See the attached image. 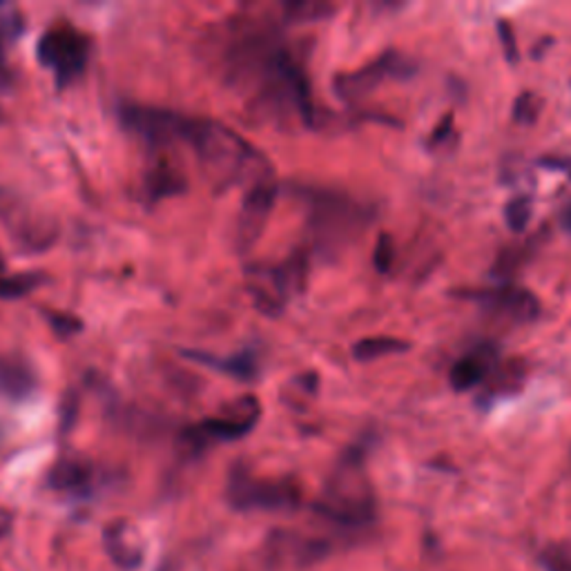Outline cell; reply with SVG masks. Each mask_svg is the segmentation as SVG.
Wrapping results in <instances>:
<instances>
[{
  "label": "cell",
  "mask_w": 571,
  "mask_h": 571,
  "mask_svg": "<svg viewBox=\"0 0 571 571\" xmlns=\"http://www.w3.org/2000/svg\"><path fill=\"white\" fill-rule=\"evenodd\" d=\"M224 67L228 83L248 90L250 101L261 110L313 127L315 105L304 69L270 32L255 25L237 27L226 45Z\"/></svg>",
  "instance_id": "1"
},
{
  "label": "cell",
  "mask_w": 571,
  "mask_h": 571,
  "mask_svg": "<svg viewBox=\"0 0 571 571\" xmlns=\"http://www.w3.org/2000/svg\"><path fill=\"white\" fill-rule=\"evenodd\" d=\"M179 143L194 153L203 177L217 192L231 188L248 190L261 181L275 179V170L266 155L220 121L183 114Z\"/></svg>",
  "instance_id": "2"
},
{
  "label": "cell",
  "mask_w": 571,
  "mask_h": 571,
  "mask_svg": "<svg viewBox=\"0 0 571 571\" xmlns=\"http://www.w3.org/2000/svg\"><path fill=\"white\" fill-rule=\"evenodd\" d=\"M313 510L344 529H365L376 520V493L367 473L365 445H352L342 454Z\"/></svg>",
  "instance_id": "3"
},
{
  "label": "cell",
  "mask_w": 571,
  "mask_h": 571,
  "mask_svg": "<svg viewBox=\"0 0 571 571\" xmlns=\"http://www.w3.org/2000/svg\"><path fill=\"white\" fill-rule=\"evenodd\" d=\"M309 281V257L293 253L277 266H248L246 291L255 309L268 317H279L293 298H298Z\"/></svg>",
  "instance_id": "4"
},
{
  "label": "cell",
  "mask_w": 571,
  "mask_h": 571,
  "mask_svg": "<svg viewBox=\"0 0 571 571\" xmlns=\"http://www.w3.org/2000/svg\"><path fill=\"white\" fill-rule=\"evenodd\" d=\"M306 201L313 237L322 248L350 242L371 222V212L365 205L333 190H309Z\"/></svg>",
  "instance_id": "5"
},
{
  "label": "cell",
  "mask_w": 571,
  "mask_h": 571,
  "mask_svg": "<svg viewBox=\"0 0 571 571\" xmlns=\"http://www.w3.org/2000/svg\"><path fill=\"white\" fill-rule=\"evenodd\" d=\"M226 497L237 512H293L302 503V489L291 478H255L237 464L228 475Z\"/></svg>",
  "instance_id": "6"
},
{
  "label": "cell",
  "mask_w": 571,
  "mask_h": 571,
  "mask_svg": "<svg viewBox=\"0 0 571 571\" xmlns=\"http://www.w3.org/2000/svg\"><path fill=\"white\" fill-rule=\"evenodd\" d=\"M92 41L86 32L67 23L52 25L36 43L38 63L52 71L58 90L79 81L90 63Z\"/></svg>",
  "instance_id": "7"
},
{
  "label": "cell",
  "mask_w": 571,
  "mask_h": 571,
  "mask_svg": "<svg viewBox=\"0 0 571 571\" xmlns=\"http://www.w3.org/2000/svg\"><path fill=\"white\" fill-rule=\"evenodd\" d=\"M417 75V63L400 52H384L365 67L346 71L333 81L335 94L344 103H360L384 83L408 81Z\"/></svg>",
  "instance_id": "8"
},
{
  "label": "cell",
  "mask_w": 571,
  "mask_h": 571,
  "mask_svg": "<svg viewBox=\"0 0 571 571\" xmlns=\"http://www.w3.org/2000/svg\"><path fill=\"white\" fill-rule=\"evenodd\" d=\"M259 417H261L259 400L255 395H244L231 402L220 415L208 417L190 426L183 438L197 451L220 443H237L253 432Z\"/></svg>",
  "instance_id": "9"
},
{
  "label": "cell",
  "mask_w": 571,
  "mask_h": 571,
  "mask_svg": "<svg viewBox=\"0 0 571 571\" xmlns=\"http://www.w3.org/2000/svg\"><path fill=\"white\" fill-rule=\"evenodd\" d=\"M277 201V179L261 181L246 190L239 224H237V248L239 253H248L266 231V224L272 214Z\"/></svg>",
  "instance_id": "10"
},
{
  "label": "cell",
  "mask_w": 571,
  "mask_h": 571,
  "mask_svg": "<svg viewBox=\"0 0 571 571\" xmlns=\"http://www.w3.org/2000/svg\"><path fill=\"white\" fill-rule=\"evenodd\" d=\"M471 300H475L482 309H486L491 315L510 320L514 324H529L536 322L542 313L538 298L520 289V286H497V289H486L482 293H473Z\"/></svg>",
  "instance_id": "11"
},
{
  "label": "cell",
  "mask_w": 571,
  "mask_h": 571,
  "mask_svg": "<svg viewBox=\"0 0 571 571\" xmlns=\"http://www.w3.org/2000/svg\"><path fill=\"white\" fill-rule=\"evenodd\" d=\"M497 369V348L493 344H480L451 367L449 384L456 393L480 387Z\"/></svg>",
  "instance_id": "12"
},
{
  "label": "cell",
  "mask_w": 571,
  "mask_h": 571,
  "mask_svg": "<svg viewBox=\"0 0 571 571\" xmlns=\"http://www.w3.org/2000/svg\"><path fill=\"white\" fill-rule=\"evenodd\" d=\"M181 355L190 362L208 367L239 382H253L259 376V360L253 350H242L235 355H212L205 350H181Z\"/></svg>",
  "instance_id": "13"
},
{
  "label": "cell",
  "mask_w": 571,
  "mask_h": 571,
  "mask_svg": "<svg viewBox=\"0 0 571 571\" xmlns=\"http://www.w3.org/2000/svg\"><path fill=\"white\" fill-rule=\"evenodd\" d=\"M94 467L90 460L83 458H63L58 460L49 475H47V484L54 491L60 493H69V495H90L92 493V484H94Z\"/></svg>",
  "instance_id": "14"
},
{
  "label": "cell",
  "mask_w": 571,
  "mask_h": 571,
  "mask_svg": "<svg viewBox=\"0 0 571 571\" xmlns=\"http://www.w3.org/2000/svg\"><path fill=\"white\" fill-rule=\"evenodd\" d=\"M105 551L112 558V562L121 569H136L143 562V542L136 534V529L125 520H114L105 525L103 531Z\"/></svg>",
  "instance_id": "15"
},
{
  "label": "cell",
  "mask_w": 571,
  "mask_h": 571,
  "mask_svg": "<svg viewBox=\"0 0 571 571\" xmlns=\"http://www.w3.org/2000/svg\"><path fill=\"white\" fill-rule=\"evenodd\" d=\"M34 369L21 357H0V398L10 402H23L36 391Z\"/></svg>",
  "instance_id": "16"
},
{
  "label": "cell",
  "mask_w": 571,
  "mask_h": 571,
  "mask_svg": "<svg viewBox=\"0 0 571 571\" xmlns=\"http://www.w3.org/2000/svg\"><path fill=\"white\" fill-rule=\"evenodd\" d=\"M153 166L146 172V197L153 201L181 194L186 190V177L177 164L168 157V150L155 153Z\"/></svg>",
  "instance_id": "17"
},
{
  "label": "cell",
  "mask_w": 571,
  "mask_h": 571,
  "mask_svg": "<svg viewBox=\"0 0 571 571\" xmlns=\"http://www.w3.org/2000/svg\"><path fill=\"white\" fill-rule=\"evenodd\" d=\"M275 549V553H286V558L293 562H313L326 556L328 545L315 538H304L300 534H291V531H281L275 536V545H270Z\"/></svg>",
  "instance_id": "18"
},
{
  "label": "cell",
  "mask_w": 571,
  "mask_h": 571,
  "mask_svg": "<svg viewBox=\"0 0 571 571\" xmlns=\"http://www.w3.org/2000/svg\"><path fill=\"white\" fill-rule=\"evenodd\" d=\"M408 350V342L391 335H380V337H365L352 346V357L357 362H373L380 357L395 355Z\"/></svg>",
  "instance_id": "19"
},
{
  "label": "cell",
  "mask_w": 571,
  "mask_h": 571,
  "mask_svg": "<svg viewBox=\"0 0 571 571\" xmlns=\"http://www.w3.org/2000/svg\"><path fill=\"white\" fill-rule=\"evenodd\" d=\"M43 277L36 272H19L12 275L8 272L5 264L0 261V300H21L27 298L30 293H34L41 286Z\"/></svg>",
  "instance_id": "20"
},
{
  "label": "cell",
  "mask_w": 571,
  "mask_h": 571,
  "mask_svg": "<svg viewBox=\"0 0 571 571\" xmlns=\"http://www.w3.org/2000/svg\"><path fill=\"white\" fill-rule=\"evenodd\" d=\"M335 14V8L328 3H320V0H306V3H286L283 5V21L286 23H320Z\"/></svg>",
  "instance_id": "21"
},
{
  "label": "cell",
  "mask_w": 571,
  "mask_h": 571,
  "mask_svg": "<svg viewBox=\"0 0 571 571\" xmlns=\"http://www.w3.org/2000/svg\"><path fill=\"white\" fill-rule=\"evenodd\" d=\"M531 199L529 197H516L505 205V224L512 233H525L531 222Z\"/></svg>",
  "instance_id": "22"
},
{
  "label": "cell",
  "mask_w": 571,
  "mask_h": 571,
  "mask_svg": "<svg viewBox=\"0 0 571 571\" xmlns=\"http://www.w3.org/2000/svg\"><path fill=\"white\" fill-rule=\"evenodd\" d=\"M540 564L545 571H571V540L547 545L540 551Z\"/></svg>",
  "instance_id": "23"
},
{
  "label": "cell",
  "mask_w": 571,
  "mask_h": 571,
  "mask_svg": "<svg viewBox=\"0 0 571 571\" xmlns=\"http://www.w3.org/2000/svg\"><path fill=\"white\" fill-rule=\"evenodd\" d=\"M542 110V101L534 92H525L514 103V121L516 123H534Z\"/></svg>",
  "instance_id": "24"
},
{
  "label": "cell",
  "mask_w": 571,
  "mask_h": 571,
  "mask_svg": "<svg viewBox=\"0 0 571 571\" xmlns=\"http://www.w3.org/2000/svg\"><path fill=\"white\" fill-rule=\"evenodd\" d=\"M393 259H395L393 237L389 233H382L378 237V244H376V250H373V264H376L378 272H389L391 266H393Z\"/></svg>",
  "instance_id": "25"
},
{
  "label": "cell",
  "mask_w": 571,
  "mask_h": 571,
  "mask_svg": "<svg viewBox=\"0 0 571 571\" xmlns=\"http://www.w3.org/2000/svg\"><path fill=\"white\" fill-rule=\"evenodd\" d=\"M49 326L56 331V335L60 337H69V335H77L83 331V324L79 317H71L67 313H45Z\"/></svg>",
  "instance_id": "26"
},
{
  "label": "cell",
  "mask_w": 571,
  "mask_h": 571,
  "mask_svg": "<svg viewBox=\"0 0 571 571\" xmlns=\"http://www.w3.org/2000/svg\"><path fill=\"white\" fill-rule=\"evenodd\" d=\"M497 34H500V43H503L505 47V56L512 65L518 63L520 54H518V43H516V34H514V27L507 23V21H500L497 23Z\"/></svg>",
  "instance_id": "27"
},
{
  "label": "cell",
  "mask_w": 571,
  "mask_h": 571,
  "mask_svg": "<svg viewBox=\"0 0 571 571\" xmlns=\"http://www.w3.org/2000/svg\"><path fill=\"white\" fill-rule=\"evenodd\" d=\"M14 86V75H12V67L8 63L5 56V47H3V34H0V92H8Z\"/></svg>",
  "instance_id": "28"
},
{
  "label": "cell",
  "mask_w": 571,
  "mask_h": 571,
  "mask_svg": "<svg viewBox=\"0 0 571 571\" xmlns=\"http://www.w3.org/2000/svg\"><path fill=\"white\" fill-rule=\"evenodd\" d=\"M449 132H451V116H447V119L440 123V127H436V132H434V136H432V143H440Z\"/></svg>",
  "instance_id": "29"
},
{
  "label": "cell",
  "mask_w": 571,
  "mask_h": 571,
  "mask_svg": "<svg viewBox=\"0 0 571 571\" xmlns=\"http://www.w3.org/2000/svg\"><path fill=\"white\" fill-rule=\"evenodd\" d=\"M560 224L567 233H571V203L560 212Z\"/></svg>",
  "instance_id": "30"
},
{
  "label": "cell",
  "mask_w": 571,
  "mask_h": 571,
  "mask_svg": "<svg viewBox=\"0 0 571 571\" xmlns=\"http://www.w3.org/2000/svg\"><path fill=\"white\" fill-rule=\"evenodd\" d=\"M8 527H10V516L0 514V536H3V534L8 531Z\"/></svg>",
  "instance_id": "31"
}]
</instances>
